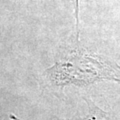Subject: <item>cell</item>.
<instances>
[{"instance_id":"obj_1","label":"cell","mask_w":120,"mask_h":120,"mask_svg":"<svg viewBox=\"0 0 120 120\" xmlns=\"http://www.w3.org/2000/svg\"><path fill=\"white\" fill-rule=\"evenodd\" d=\"M84 100L87 102V104L88 105V110H89V113L87 116L81 119H63V120H112L109 118L107 112H104L100 108H98L92 101V100H90V98H85ZM9 118L12 120H22L17 118V117L15 116L13 114L9 115Z\"/></svg>"}]
</instances>
